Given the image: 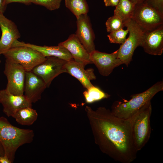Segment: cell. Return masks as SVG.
Here are the masks:
<instances>
[{
    "mask_svg": "<svg viewBox=\"0 0 163 163\" xmlns=\"http://www.w3.org/2000/svg\"><path fill=\"white\" fill-rule=\"evenodd\" d=\"M96 142L101 150L115 161L131 163L137 157L132 132L133 116L120 118L109 110L100 107L95 111L86 107Z\"/></svg>",
    "mask_w": 163,
    "mask_h": 163,
    "instance_id": "cell-1",
    "label": "cell"
},
{
    "mask_svg": "<svg viewBox=\"0 0 163 163\" xmlns=\"http://www.w3.org/2000/svg\"><path fill=\"white\" fill-rule=\"evenodd\" d=\"M34 136L32 130L15 126L5 117H0V142L11 163L14 162L18 149L24 144L31 143Z\"/></svg>",
    "mask_w": 163,
    "mask_h": 163,
    "instance_id": "cell-2",
    "label": "cell"
},
{
    "mask_svg": "<svg viewBox=\"0 0 163 163\" xmlns=\"http://www.w3.org/2000/svg\"><path fill=\"white\" fill-rule=\"evenodd\" d=\"M163 90V82H156L146 91L131 96L129 101H116L112 106V113L123 119H129L144 105L149 101L158 92Z\"/></svg>",
    "mask_w": 163,
    "mask_h": 163,
    "instance_id": "cell-3",
    "label": "cell"
},
{
    "mask_svg": "<svg viewBox=\"0 0 163 163\" xmlns=\"http://www.w3.org/2000/svg\"><path fill=\"white\" fill-rule=\"evenodd\" d=\"M152 108L151 101L142 107L133 116L132 125L133 139L138 152L149 141L151 133L150 117Z\"/></svg>",
    "mask_w": 163,
    "mask_h": 163,
    "instance_id": "cell-4",
    "label": "cell"
},
{
    "mask_svg": "<svg viewBox=\"0 0 163 163\" xmlns=\"http://www.w3.org/2000/svg\"><path fill=\"white\" fill-rule=\"evenodd\" d=\"M3 55L6 59L21 65L26 72L32 71L46 59L38 51L25 46L12 47Z\"/></svg>",
    "mask_w": 163,
    "mask_h": 163,
    "instance_id": "cell-5",
    "label": "cell"
},
{
    "mask_svg": "<svg viewBox=\"0 0 163 163\" xmlns=\"http://www.w3.org/2000/svg\"><path fill=\"white\" fill-rule=\"evenodd\" d=\"M125 27L129 30V36L117 50V58L122 64L128 66L132 60L134 51L140 46L143 31L132 19L124 22Z\"/></svg>",
    "mask_w": 163,
    "mask_h": 163,
    "instance_id": "cell-6",
    "label": "cell"
},
{
    "mask_svg": "<svg viewBox=\"0 0 163 163\" xmlns=\"http://www.w3.org/2000/svg\"><path fill=\"white\" fill-rule=\"evenodd\" d=\"M132 19L143 32L163 25V14L142 2L136 5Z\"/></svg>",
    "mask_w": 163,
    "mask_h": 163,
    "instance_id": "cell-7",
    "label": "cell"
},
{
    "mask_svg": "<svg viewBox=\"0 0 163 163\" xmlns=\"http://www.w3.org/2000/svg\"><path fill=\"white\" fill-rule=\"evenodd\" d=\"M26 72L20 64L6 59L4 71L7 79L5 89L13 94L24 95Z\"/></svg>",
    "mask_w": 163,
    "mask_h": 163,
    "instance_id": "cell-8",
    "label": "cell"
},
{
    "mask_svg": "<svg viewBox=\"0 0 163 163\" xmlns=\"http://www.w3.org/2000/svg\"><path fill=\"white\" fill-rule=\"evenodd\" d=\"M66 62L55 57H46L43 62L32 71L43 79L47 88L54 78L61 73L66 72L65 65Z\"/></svg>",
    "mask_w": 163,
    "mask_h": 163,
    "instance_id": "cell-9",
    "label": "cell"
},
{
    "mask_svg": "<svg viewBox=\"0 0 163 163\" xmlns=\"http://www.w3.org/2000/svg\"><path fill=\"white\" fill-rule=\"evenodd\" d=\"M117 50L111 53L95 50L90 53V59L96 66L100 74L107 76L115 68L122 65L117 58Z\"/></svg>",
    "mask_w": 163,
    "mask_h": 163,
    "instance_id": "cell-10",
    "label": "cell"
},
{
    "mask_svg": "<svg viewBox=\"0 0 163 163\" xmlns=\"http://www.w3.org/2000/svg\"><path fill=\"white\" fill-rule=\"evenodd\" d=\"M77 30L75 34L84 47L90 53L95 50L94 41L95 34L87 14L76 18Z\"/></svg>",
    "mask_w": 163,
    "mask_h": 163,
    "instance_id": "cell-11",
    "label": "cell"
},
{
    "mask_svg": "<svg viewBox=\"0 0 163 163\" xmlns=\"http://www.w3.org/2000/svg\"><path fill=\"white\" fill-rule=\"evenodd\" d=\"M0 103L2 105L3 112L8 117H12L21 108L32 106L24 95L13 94L6 89L0 90Z\"/></svg>",
    "mask_w": 163,
    "mask_h": 163,
    "instance_id": "cell-12",
    "label": "cell"
},
{
    "mask_svg": "<svg viewBox=\"0 0 163 163\" xmlns=\"http://www.w3.org/2000/svg\"><path fill=\"white\" fill-rule=\"evenodd\" d=\"M140 46L151 55H161L163 52V25L153 30L143 32Z\"/></svg>",
    "mask_w": 163,
    "mask_h": 163,
    "instance_id": "cell-13",
    "label": "cell"
},
{
    "mask_svg": "<svg viewBox=\"0 0 163 163\" xmlns=\"http://www.w3.org/2000/svg\"><path fill=\"white\" fill-rule=\"evenodd\" d=\"M0 27L2 32L0 39V55L3 54L11 47L14 42L20 37L15 24L0 13Z\"/></svg>",
    "mask_w": 163,
    "mask_h": 163,
    "instance_id": "cell-14",
    "label": "cell"
},
{
    "mask_svg": "<svg viewBox=\"0 0 163 163\" xmlns=\"http://www.w3.org/2000/svg\"><path fill=\"white\" fill-rule=\"evenodd\" d=\"M46 88L40 76L32 71L26 72L24 92L25 96L32 103L41 99L42 93Z\"/></svg>",
    "mask_w": 163,
    "mask_h": 163,
    "instance_id": "cell-15",
    "label": "cell"
},
{
    "mask_svg": "<svg viewBox=\"0 0 163 163\" xmlns=\"http://www.w3.org/2000/svg\"><path fill=\"white\" fill-rule=\"evenodd\" d=\"M58 45L65 47L76 62L85 66L92 64L90 59V53L78 40L75 34L70 35L65 41L59 43Z\"/></svg>",
    "mask_w": 163,
    "mask_h": 163,
    "instance_id": "cell-16",
    "label": "cell"
},
{
    "mask_svg": "<svg viewBox=\"0 0 163 163\" xmlns=\"http://www.w3.org/2000/svg\"><path fill=\"white\" fill-rule=\"evenodd\" d=\"M85 67L73 59L67 61L65 65L66 72L76 78L87 89L93 86L91 81L95 79L96 77L93 69H85Z\"/></svg>",
    "mask_w": 163,
    "mask_h": 163,
    "instance_id": "cell-17",
    "label": "cell"
},
{
    "mask_svg": "<svg viewBox=\"0 0 163 163\" xmlns=\"http://www.w3.org/2000/svg\"><path fill=\"white\" fill-rule=\"evenodd\" d=\"M19 46H25L33 48L40 53L45 57H55L66 61L73 59L68 51L62 46L58 45L56 46H40L26 43L15 40L11 47Z\"/></svg>",
    "mask_w": 163,
    "mask_h": 163,
    "instance_id": "cell-18",
    "label": "cell"
},
{
    "mask_svg": "<svg viewBox=\"0 0 163 163\" xmlns=\"http://www.w3.org/2000/svg\"><path fill=\"white\" fill-rule=\"evenodd\" d=\"M38 114L36 111L31 107L21 108L17 110L12 117L19 124L30 126L37 120Z\"/></svg>",
    "mask_w": 163,
    "mask_h": 163,
    "instance_id": "cell-19",
    "label": "cell"
},
{
    "mask_svg": "<svg viewBox=\"0 0 163 163\" xmlns=\"http://www.w3.org/2000/svg\"><path fill=\"white\" fill-rule=\"evenodd\" d=\"M136 5L129 0H120L114 11V15L121 18L123 22L132 19Z\"/></svg>",
    "mask_w": 163,
    "mask_h": 163,
    "instance_id": "cell-20",
    "label": "cell"
},
{
    "mask_svg": "<svg viewBox=\"0 0 163 163\" xmlns=\"http://www.w3.org/2000/svg\"><path fill=\"white\" fill-rule=\"evenodd\" d=\"M65 5L76 18L82 14H87L89 11L86 0H65Z\"/></svg>",
    "mask_w": 163,
    "mask_h": 163,
    "instance_id": "cell-21",
    "label": "cell"
},
{
    "mask_svg": "<svg viewBox=\"0 0 163 163\" xmlns=\"http://www.w3.org/2000/svg\"><path fill=\"white\" fill-rule=\"evenodd\" d=\"M86 102L90 104L102 99L107 98L110 95L104 93L99 88L93 86L83 92Z\"/></svg>",
    "mask_w": 163,
    "mask_h": 163,
    "instance_id": "cell-22",
    "label": "cell"
},
{
    "mask_svg": "<svg viewBox=\"0 0 163 163\" xmlns=\"http://www.w3.org/2000/svg\"><path fill=\"white\" fill-rule=\"evenodd\" d=\"M105 24L107 30L109 33L123 29L125 27L123 20L118 17L114 15L108 19Z\"/></svg>",
    "mask_w": 163,
    "mask_h": 163,
    "instance_id": "cell-23",
    "label": "cell"
},
{
    "mask_svg": "<svg viewBox=\"0 0 163 163\" xmlns=\"http://www.w3.org/2000/svg\"><path fill=\"white\" fill-rule=\"evenodd\" d=\"M129 32V30L121 29L119 30L110 33L107 35L110 42L111 43H123L126 39V36Z\"/></svg>",
    "mask_w": 163,
    "mask_h": 163,
    "instance_id": "cell-24",
    "label": "cell"
},
{
    "mask_svg": "<svg viewBox=\"0 0 163 163\" xmlns=\"http://www.w3.org/2000/svg\"><path fill=\"white\" fill-rule=\"evenodd\" d=\"M31 3L42 5L53 11L59 9L62 0H30Z\"/></svg>",
    "mask_w": 163,
    "mask_h": 163,
    "instance_id": "cell-25",
    "label": "cell"
},
{
    "mask_svg": "<svg viewBox=\"0 0 163 163\" xmlns=\"http://www.w3.org/2000/svg\"><path fill=\"white\" fill-rule=\"evenodd\" d=\"M142 3L163 14V0H143Z\"/></svg>",
    "mask_w": 163,
    "mask_h": 163,
    "instance_id": "cell-26",
    "label": "cell"
},
{
    "mask_svg": "<svg viewBox=\"0 0 163 163\" xmlns=\"http://www.w3.org/2000/svg\"><path fill=\"white\" fill-rule=\"evenodd\" d=\"M5 3L7 5L12 2H19L28 5L31 4L30 0H5Z\"/></svg>",
    "mask_w": 163,
    "mask_h": 163,
    "instance_id": "cell-27",
    "label": "cell"
},
{
    "mask_svg": "<svg viewBox=\"0 0 163 163\" xmlns=\"http://www.w3.org/2000/svg\"><path fill=\"white\" fill-rule=\"evenodd\" d=\"M120 0H104L106 6H116Z\"/></svg>",
    "mask_w": 163,
    "mask_h": 163,
    "instance_id": "cell-28",
    "label": "cell"
},
{
    "mask_svg": "<svg viewBox=\"0 0 163 163\" xmlns=\"http://www.w3.org/2000/svg\"><path fill=\"white\" fill-rule=\"evenodd\" d=\"M6 5L5 0H0V13H3L6 9Z\"/></svg>",
    "mask_w": 163,
    "mask_h": 163,
    "instance_id": "cell-29",
    "label": "cell"
},
{
    "mask_svg": "<svg viewBox=\"0 0 163 163\" xmlns=\"http://www.w3.org/2000/svg\"><path fill=\"white\" fill-rule=\"evenodd\" d=\"M0 163H11L7 155H5L3 156H0Z\"/></svg>",
    "mask_w": 163,
    "mask_h": 163,
    "instance_id": "cell-30",
    "label": "cell"
},
{
    "mask_svg": "<svg viewBox=\"0 0 163 163\" xmlns=\"http://www.w3.org/2000/svg\"><path fill=\"white\" fill-rule=\"evenodd\" d=\"M5 154L4 149L0 142V156H3Z\"/></svg>",
    "mask_w": 163,
    "mask_h": 163,
    "instance_id": "cell-31",
    "label": "cell"
},
{
    "mask_svg": "<svg viewBox=\"0 0 163 163\" xmlns=\"http://www.w3.org/2000/svg\"><path fill=\"white\" fill-rule=\"evenodd\" d=\"M133 3L136 5L142 3L143 0H129Z\"/></svg>",
    "mask_w": 163,
    "mask_h": 163,
    "instance_id": "cell-32",
    "label": "cell"
},
{
    "mask_svg": "<svg viewBox=\"0 0 163 163\" xmlns=\"http://www.w3.org/2000/svg\"><path fill=\"white\" fill-rule=\"evenodd\" d=\"M1 60H0V63H1Z\"/></svg>",
    "mask_w": 163,
    "mask_h": 163,
    "instance_id": "cell-33",
    "label": "cell"
}]
</instances>
